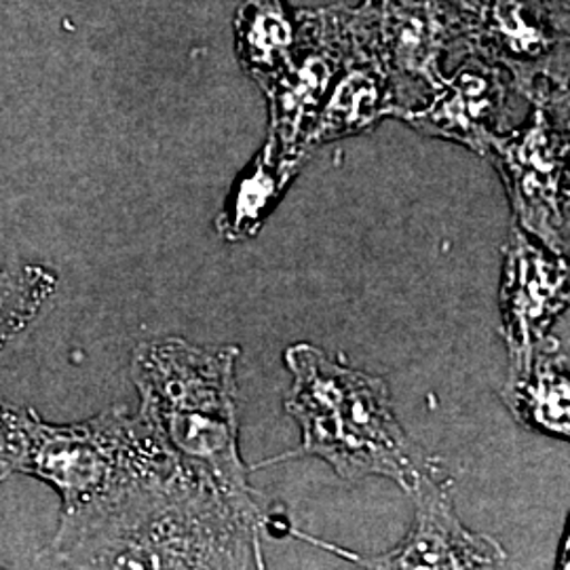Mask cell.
I'll return each mask as SVG.
<instances>
[{
	"mask_svg": "<svg viewBox=\"0 0 570 570\" xmlns=\"http://www.w3.org/2000/svg\"><path fill=\"white\" fill-rule=\"evenodd\" d=\"M261 508L178 465L42 560L68 569H263Z\"/></svg>",
	"mask_w": 570,
	"mask_h": 570,
	"instance_id": "1",
	"label": "cell"
},
{
	"mask_svg": "<svg viewBox=\"0 0 570 570\" xmlns=\"http://www.w3.org/2000/svg\"><path fill=\"white\" fill-rule=\"evenodd\" d=\"M178 456L142 416L115 406L72 423H45L0 397V482L28 475L60 494L58 530L41 556L70 546L131 492L159 480Z\"/></svg>",
	"mask_w": 570,
	"mask_h": 570,
	"instance_id": "2",
	"label": "cell"
},
{
	"mask_svg": "<svg viewBox=\"0 0 570 570\" xmlns=\"http://www.w3.org/2000/svg\"><path fill=\"white\" fill-rule=\"evenodd\" d=\"M239 346L159 338L136 346L131 381L138 414L183 463L202 469L245 508L258 510L239 454Z\"/></svg>",
	"mask_w": 570,
	"mask_h": 570,
	"instance_id": "3",
	"label": "cell"
},
{
	"mask_svg": "<svg viewBox=\"0 0 570 570\" xmlns=\"http://www.w3.org/2000/svg\"><path fill=\"white\" fill-rule=\"evenodd\" d=\"M285 366L294 381L284 406L303 429L301 449L285 456H320L348 482L381 475L410 492L428 459L397 423L387 381L308 343L289 346Z\"/></svg>",
	"mask_w": 570,
	"mask_h": 570,
	"instance_id": "4",
	"label": "cell"
},
{
	"mask_svg": "<svg viewBox=\"0 0 570 570\" xmlns=\"http://www.w3.org/2000/svg\"><path fill=\"white\" fill-rule=\"evenodd\" d=\"M454 37L534 100L567 89V0H446Z\"/></svg>",
	"mask_w": 570,
	"mask_h": 570,
	"instance_id": "5",
	"label": "cell"
},
{
	"mask_svg": "<svg viewBox=\"0 0 570 570\" xmlns=\"http://www.w3.org/2000/svg\"><path fill=\"white\" fill-rule=\"evenodd\" d=\"M524 127L492 134L489 153L499 167L515 225L558 256H569V106L532 104Z\"/></svg>",
	"mask_w": 570,
	"mask_h": 570,
	"instance_id": "6",
	"label": "cell"
},
{
	"mask_svg": "<svg viewBox=\"0 0 570 570\" xmlns=\"http://www.w3.org/2000/svg\"><path fill=\"white\" fill-rule=\"evenodd\" d=\"M351 9L301 11L289 60L261 89L271 110L268 140L289 159L311 157L308 134L326 102L348 45Z\"/></svg>",
	"mask_w": 570,
	"mask_h": 570,
	"instance_id": "7",
	"label": "cell"
},
{
	"mask_svg": "<svg viewBox=\"0 0 570 570\" xmlns=\"http://www.w3.org/2000/svg\"><path fill=\"white\" fill-rule=\"evenodd\" d=\"M407 494L414 499V524L406 539L381 556H355L322 541L326 550L364 569H501L503 548L484 534L465 529L452 508L450 480L438 463L425 461ZM311 539V537H308Z\"/></svg>",
	"mask_w": 570,
	"mask_h": 570,
	"instance_id": "8",
	"label": "cell"
},
{
	"mask_svg": "<svg viewBox=\"0 0 570 570\" xmlns=\"http://www.w3.org/2000/svg\"><path fill=\"white\" fill-rule=\"evenodd\" d=\"M569 305V265L513 225L501 285L503 338L510 355L508 379L529 372L534 351Z\"/></svg>",
	"mask_w": 570,
	"mask_h": 570,
	"instance_id": "9",
	"label": "cell"
},
{
	"mask_svg": "<svg viewBox=\"0 0 570 570\" xmlns=\"http://www.w3.org/2000/svg\"><path fill=\"white\" fill-rule=\"evenodd\" d=\"M397 100V119L442 87V60L454 37L446 0H366Z\"/></svg>",
	"mask_w": 570,
	"mask_h": 570,
	"instance_id": "10",
	"label": "cell"
},
{
	"mask_svg": "<svg viewBox=\"0 0 570 570\" xmlns=\"http://www.w3.org/2000/svg\"><path fill=\"white\" fill-rule=\"evenodd\" d=\"M387 117H397L395 89L364 4L348 13L345 60L308 134V148L364 134Z\"/></svg>",
	"mask_w": 570,
	"mask_h": 570,
	"instance_id": "11",
	"label": "cell"
},
{
	"mask_svg": "<svg viewBox=\"0 0 570 570\" xmlns=\"http://www.w3.org/2000/svg\"><path fill=\"white\" fill-rule=\"evenodd\" d=\"M510 89V77L501 66L471 53L428 102L406 112L402 121L433 138L489 155L490 136L497 134Z\"/></svg>",
	"mask_w": 570,
	"mask_h": 570,
	"instance_id": "12",
	"label": "cell"
},
{
	"mask_svg": "<svg viewBox=\"0 0 570 570\" xmlns=\"http://www.w3.org/2000/svg\"><path fill=\"white\" fill-rule=\"evenodd\" d=\"M513 416L532 431L569 438V357L556 338L534 351L524 376L508 379L501 391Z\"/></svg>",
	"mask_w": 570,
	"mask_h": 570,
	"instance_id": "13",
	"label": "cell"
},
{
	"mask_svg": "<svg viewBox=\"0 0 570 570\" xmlns=\"http://www.w3.org/2000/svg\"><path fill=\"white\" fill-rule=\"evenodd\" d=\"M305 161L289 159L279 148L266 140L263 150L256 155L235 184L226 207L218 218V233L228 242H239L256 235L266 214L277 204L285 186L298 174Z\"/></svg>",
	"mask_w": 570,
	"mask_h": 570,
	"instance_id": "14",
	"label": "cell"
},
{
	"mask_svg": "<svg viewBox=\"0 0 570 570\" xmlns=\"http://www.w3.org/2000/svg\"><path fill=\"white\" fill-rule=\"evenodd\" d=\"M235 39L242 68L265 85L294 51L296 20L285 0H245L235 18Z\"/></svg>",
	"mask_w": 570,
	"mask_h": 570,
	"instance_id": "15",
	"label": "cell"
}]
</instances>
